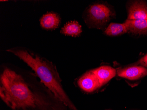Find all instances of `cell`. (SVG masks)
I'll use <instances>...</instances> for the list:
<instances>
[{
    "label": "cell",
    "instance_id": "1",
    "mask_svg": "<svg viewBox=\"0 0 147 110\" xmlns=\"http://www.w3.org/2000/svg\"><path fill=\"white\" fill-rule=\"evenodd\" d=\"M0 97L11 110H70L34 72L14 66L1 69Z\"/></svg>",
    "mask_w": 147,
    "mask_h": 110
},
{
    "label": "cell",
    "instance_id": "2",
    "mask_svg": "<svg viewBox=\"0 0 147 110\" xmlns=\"http://www.w3.org/2000/svg\"><path fill=\"white\" fill-rule=\"evenodd\" d=\"M6 51L26 63L42 83L70 110H78L64 90L57 67L53 62L24 47H13Z\"/></svg>",
    "mask_w": 147,
    "mask_h": 110
},
{
    "label": "cell",
    "instance_id": "3",
    "mask_svg": "<svg viewBox=\"0 0 147 110\" xmlns=\"http://www.w3.org/2000/svg\"><path fill=\"white\" fill-rule=\"evenodd\" d=\"M115 15L114 9L111 6L98 1L90 5L84 11L82 17L90 28L104 30Z\"/></svg>",
    "mask_w": 147,
    "mask_h": 110
},
{
    "label": "cell",
    "instance_id": "4",
    "mask_svg": "<svg viewBox=\"0 0 147 110\" xmlns=\"http://www.w3.org/2000/svg\"><path fill=\"white\" fill-rule=\"evenodd\" d=\"M78 86L84 92L92 93L101 87L100 82L92 70L88 71L80 77L77 81Z\"/></svg>",
    "mask_w": 147,
    "mask_h": 110
},
{
    "label": "cell",
    "instance_id": "5",
    "mask_svg": "<svg viewBox=\"0 0 147 110\" xmlns=\"http://www.w3.org/2000/svg\"><path fill=\"white\" fill-rule=\"evenodd\" d=\"M119 77L131 81H137L147 75V68L140 65H134L120 69L116 72Z\"/></svg>",
    "mask_w": 147,
    "mask_h": 110
},
{
    "label": "cell",
    "instance_id": "6",
    "mask_svg": "<svg viewBox=\"0 0 147 110\" xmlns=\"http://www.w3.org/2000/svg\"><path fill=\"white\" fill-rule=\"evenodd\" d=\"M127 20H147V3L143 1H134L127 5Z\"/></svg>",
    "mask_w": 147,
    "mask_h": 110
},
{
    "label": "cell",
    "instance_id": "7",
    "mask_svg": "<svg viewBox=\"0 0 147 110\" xmlns=\"http://www.w3.org/2000/svg\"><path fill=\"white\" fill-rule=\"evenodd\" d=\"M61 24V16L54 11L47 12L40 19V26L45 30H54L57 28Z\"/></svg>",
    "mask_w": 147,
    "mask_h": 110
},
{
    "label": "cell",
    "instance_id": "8",
    "mask_svg": "<svg viewBox=\"0 0 147 110\" xmlns=\"http://www.w3.org/2000/svg\"><path fill=\"white\" fill-rule=\"evenodd\" d=\"M92 70L98 79L101 87L108 83L116 74V70L110 66H100Z\"/></svg>",
    "mask_w": 147,
    "mask_h": 110
},
{
    "label": "cell",
    "instance_id": "9",
    "mask_svg": "<svg viewBox=\"0 0 147 110\" xmlns=\"http://www.w3.org/2000/svg\"><path fill=\"white\" fill-rule=\"evenodd\" d=\"M126 24L128 33L134 35L147 34V20H126Z\"/></svg>",
    "mask_w": 147,
    "mask_h": 110
},
{
    "label": "cell",
    "instance_id": "10",
    "mask_svg": "<svg viewBox=\"0 0 147 110\" xmlns=\"http://www.w3.org/2000/svg\"><path fill=\"white\" fill-rule=\"evenodd\" d=\"M81 25L76 21H71L66 23L61 28V33L65 36L79 37L82 33Z\"/></svg>",
    "mask_w": 147,
    "mask_h": 110
},
{
    "label": "cell",
    "instance_id": "11",
    "mask_svg": "<svg viewBox=\"0 0 147 110\" xmlns=\"http://www.w3.org/2000/svg\"><path fill=\"white\" fill-rule=\"evenodd\" d=\"M127 33L128 30L125 22L123 24L111 23L106 27L104 32L105 34L110 37L121 36Z\"/></svg>",
    "mask_w": 147,
    "mask_h": 110
},
{
    "label": "cell",
    "instance_id": "12",
    "mask_svg": "<svg viewBox=\"0 0 147 110\" xmlns=\"http://www.w3.org/2000/svg\"><path fill=\"white\" fill-rule=\"evenodd\" d=\"M138 64L147 68V54L142 59H140L138 62Z\"/></svg>",
    "mask_w": 147,
    "mask_h": 110
}]
</instances>
